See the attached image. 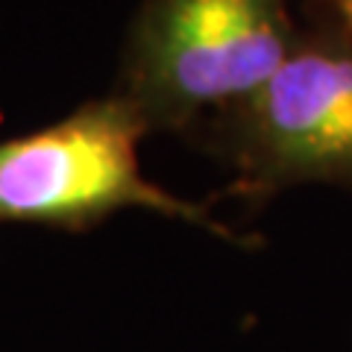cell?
I'll return each mask as SVG.
<instances>
[{
  "mask_svg": "<svg viewBox=\"0 0 352 352\" xmlns=\"http://www.w3.org/2000/svg\"><path fill=\"white\" fill-rule=\"evenodd\" d=\"M296 44L285 0H144L115 94L147 129H185L250 97Z\"/></svg>",
  "mask_w": 352,
  "mask_h": 352,
  "instance_id": "obj_1",
  "label": "cell"
},
{
  "mask_svg": "<svg viewBox=\"0 0 352 352\" xmlns=\"http://www.w3.org/2000/svg\"><path fill=\"white\" fill-rule=\"evenodd\" d=\"M217 147L247 194L352 182V44H296L241 103L217 112Z\"/></svg>",
  "mask_w": 352,
  "mask_h": 352,
  "instance_id": "obj_3",
  "label": "cell"
},
{
  "mask_svg": "<svg viewBox=\"0 0 352 352\" xmlns=\"http://www.w3.org/2000/svg\"><path fill=\"white\" fill-rule=\"evenodd\" d=\"M147 132L144 118L112 91L44 129L0 141V223L74 232L141 208L244 244L203 206L147 179L138 156Z\"/></svg>",
  "mask_w": 352,
  "mask_h": 352,
  "instance_id": "obj_2",
  "label": "cell"
},
{
  "mask_svg": "<svg viewBox=\"0 0 352 352\" xmlns=\"http://www.w3.org/2000/svg\"><path fill=\"white\" fill-rule=\"evenodd\" d=\"M338 12H340V18H344V24H346L349 36H352V0H338Z\"/></svg>",
  "mask_w": 352,
  "mask_h": 352,
  "instance_id": "obj_4",
  "label": "cell"
}]
</instances>
